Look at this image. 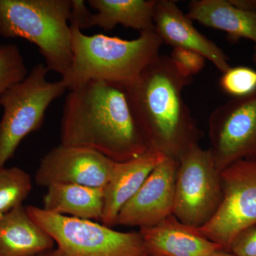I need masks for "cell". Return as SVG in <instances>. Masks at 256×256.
Returning a JSON list of instances; mask_svg holds the SVG:
<instances>
[{"mask_svg":"<svg viewBox=\"0 0 256 256\" xmlns=\"http://www.w3.org/2000/svg\"><path fill=\"white\" fill-rule=\"evenodd\" d=\"M60 144L92 150L116 162L150 149L124 86L97 80L69 90L62 114Z\"/></svg>","mask_w":256,"mask_h":256,"instance_id":"obj_1","label":"cell"},{"mask_svg":"<svg viewBox=\"0 0 256 256\" xmlns=\"http://www.w3.org/2000/svg\"><path fill=\"white\" fill-rule=\"evenodd\" d=\"M192 82L170 56L160 54L124 86L150 149L178 160L203 136L183 98L184 89Z\"/></svg>","mask_w":256,"mask_h":256,"instance_id":"obj_2","label":"cell"},{"mask_svg":"<svg viewBox=\"0 0 256 256\" xmlns=\"http://www.w3.org/2000/svg\"><path fill=\"white\" fill-rule=\"evenodd\" d=\"M70 28L73 60L62 78L68 92L92 80L124 86L132 84L160 55L163 44L154 31L126 40L102 34L88 36Z\"/></svg>","mask_w":256,"mask_h":256,"instance_id":"obj_3","label":"cell"},{"mask_svg":"<svg viewBox=\"0 0 256 256\" xmlns=\"http://www.w3.org/2000/svg\"><path fill=\"white\" fill-rule=\"evenodd\" d=\"M70 10V0H0V36L32 42L63 76L73 60Z\"/></svg>","mask_w":256,"mask_h":256,"instance_id":"obj_4","label":"cell"},{"mask_svg":"<svg viewBox=\"0 0 256 256\" xmlns=\"http://www.w3.org/2000/svg\"><path fill=\"white\" fill-rule=\"evenodd\" d=\"M48 72L44 64H36L26 78L2 98L0 170L14 156L22 141L41 128L47 108L67 90L62 79L54 82L47 80Z\"/></svg>","mask_w":256,"mask_h":256,"instance_id":"obj_5","label":"cell"},{"mask_svg":"<svg viewBox=\"0 0 256 256\" xmlns=\"http://www.w3.org/2000/svg\"><path fill=\"white\" fill-rule=\"evenodd\" d=\"M32 220L57 244L58 256H148L140 232H120L104 224L26 206Z\"/></svg>","mask_w":256,"mask_h":256,"instance_id":"obj_6","label":"cell"},{"mask_svg":"<svg viewBox=\"0 0 256 256\" xmlns=\"http://www.w3.org/2000/svg\"><path fill=\"white\" fill-rule=\"evenodd\" d=\"M173 215L198 228L214 216L222 200L220 172L210 150L194 144L180 156Z\"/></svg>","mask_w":256,"mask_h":256,"instance_id":"obj_7","label":"cell"},{"mask_svg":"<svg viewBox=\"0 0 256 256\" xmlns=\"http://www.w3.org/2000/svg\"><path fill=\"white\" fill-rule=\"evenodd\" d=\"M222 200L214 216L198 232L230 252L244 230L256 226V160H244L220 172Z\"/></svg>","mask_w":256,"mask_h":256,"instance_id":"obj_8","label":"cell"},{"mask_svg":"<svg viewBox=\"0 0 256 256\" xmlns=\"http://www.w3.org/2000/svg\"><path fill=\"white\" fill-rule=\"evenodd\" d=\"M208 136L220 172L236 162L256 160V92L216 108L208 120Z\"/></svg>","mask_w":256,"mask_h":256,"instance_id":"obj_9","label":"cell"},{"mask_svg":"<svg viewBox=\"0 0 256 256\" xmlns=\"http://www.w3.org/2000/svg\"><path fill=\"white\" fill-rule=\"evenodd\" d=\"M116 163L92 150L60 144L44 156L35 182L38 186L46 188L60 184L104 188Z\"/></svg>","mask_w":256,"mask_h":256,"instance_id":"obj_10","label":"cell"},{"mask_svg":"<svg viewBox=\"0 0 256 256\" xmlns=\"http://www.w3.org/2000/svg\"><path fill=\"white\" fill-rule=\"evenodd\" d=\"M178 164V160L166 156L156 165L120 210L116 226H151L173 214Z\"/></svg>","mask_w":256,"mask_h":256,"instance_id":"obj_11","label":"cell"},{"mask_svg":"<svg viewBox=\"0 0 256 256\" xmlns=\"http://www.w3.org/2000/svg\"><path fill=\"white\" fill-rule=\"evenodd\" d=\"M153 22L154 31L163 44L197 52L222 73L230 68L224 50L194 26L176 2L156 0Z\"/></svg>","mask_w":256,"mask_h":256,"instance_id":"obj_12","label":"cell"},{"mask_svg":"<svg viewBox=\"0 0 256 256\" xmlns=\"http://www.w3.org/2000/svg\"><path fill=\"white\" fill-rule=\"evenodd\" d=\"M148 256H210L224 250L200 232L172 214L151 226L140 228Z\"/></svg>","mask_w":256,"mask_h":256,"instance_id":"obj_13","label":"cell"},{"mask_svg":"<svg viewBox=\"0 0 256 256\" xmlns=\"http://www.w3.org/2000/svg\"><path fill=\"white\" fill-rule=\"evenodd\" d=\"M165 158L162 153L150 149L138 158L116 163L114 173L104 188L102 224L110 228L116 226L120 210L137 193L156 165Z\"/></svg>","mask_w":256,"mask_h":256,"instance_id":"obj_14","label":"cell"},{"mask_svg":"<svg viewBox=\"0 0 256 256\" xmlns=\"http://www.w3.org/2000/svg\"><path fill=\"white\" fill-rule=\"evenodd\" d=\"M186 16L207 28L225 32L232 42L250 40L256 50V11L240 9L229 0H193Z\"/></svg>","mask_w":256,"mask_h":256,"instance_id":"obj_15","label":"cell"},{"mask_svg":"<svg viewBox=\"0 0 256 256\" xmlns=\"http://www.w3.org/2000/svg\"><path fill=\"white\" fill-rule=\"evenodd\" d=\"M54 244L23 204L0 217V256H34L54 249Z\"/></svg>","mask_w":256,"mask_h":256,"instance_id":"obj_16","label":"cell"},{"mask_svg":"<svg viewBox=\"0 0 256 256\" xmlns=\"http://www.w3.org/2000/svg\"><path fill=\"white\" fill-rule=\"evenodd\" d=\"M104 206V188L60 184L47 188L42 208L82 220H101Z\"/></svg>","mask_w":256,"mask_h":256,"instance_id":"obj_17","label":"cell"},{"mask_svg":"<svg viewBox=\"0 0 256 256\" xmlns=\"http://www.w3.org/2000/svg\"><path fill=\"white\" fill-rule=\"evenodd\" d=\"M94 13V28L110 31L118 24L140 32L154 31L156 0H89Z\"/></svg>","mask_w":256,"mask_h":256,"instance_id":"obj_18","label":"cell"},{"mask_svg":"<svg viewBox=\"0 0 256 256\" xmlns=\"http://www.w3.org/2000/svg\"><path fill=\"white\" fill-rule=\"evenodd\" d=\"M32 188L31 176L24 170L16 166L0 170V217L22 205Z\"/></svg>","mask_w":256,"mask_h":256,"instance_id":"obj_19","label":"cell"},{"mask_svg":"<svg viewBox=\"0 0 256 256\" xmlns=\"http://www.w3.org/2000/svg\"><path fill=\"white\" fill-rule=\"evenodd\" d=\"M28 74L18 47L11 44L0 45V102L5 92Z\"/></svg>","mask_w":256,"mask_h":256,"instance_id":"obj_20","label":"cell"},{"mask_svg":"<svg viewBox=\"0 0 256 256\" xmlns=\"http://www.w3.org/2000/svg\"><path fill=\"white\" fill-rule=\"evenodd\" d=\"M220 84L234 98L252 95L256 92V70L245 66L230 67L223 73Z\"/></svg>","mask_w":256,"mask_h":256,"instance_id":"obj_21","label":"cell"},{"mask_svg":"<svg viewBox=\"0 0 256 256\" xmlns=\"http://www.w3.org/2000/svg\"><path fill=\"white\" fill-rule=\"evenodd\" d=\"M170 56L180 72L190 77L200 73L206 64V60L203 56L182 48H173Z\"/></svg>","mask_w":256,"mask_h":256,"instance_id":"obj_22","label":"cell"},{"mask_svg":"<svg viewBox=\"0 0 256 256\" xmlns=\"http://www.w3.org/2000/svg\"><path fill=\"white\" fill-rule=\"evenodd\" d=\"M230 252L235 256H256V226L239 234L232 242Z\"/></svg>","mask_w":256,"mask_h":256,"instance_id":"obj_23","label":"cell"},{"mask_svg":"<svg viewBox=\"0 0 256 256\" xmlns=\"http://www.w3.org/2000/svg\"><path fill=\"white\" fill-rule=\"evenodd\" d=\"M94 13H92L86 6L82 0H70V26H75L79 30L94 28Z\"/></svg>","mask_w":256,"mask_h":256,"instance_id":"obj_24","label":"cell"},{"mask_svg":"<svg viewBox=\"0 0 256 256\" xmlns=\"http://www.w3.org/2000/svg\"><path fill=\"white\" fill-rule=\"evenodd\" d=\"M232 4L240 9L256 11V0H229Z\"/></svg>","mask_w":256,"mask_h":256,"instance_id":"obj_25","label":"cell"},{"mask_svg":"<svg viewBox=\"0 0 256 256\" xmlns=\"http://www.w3.org/2000/svg\"><path fill=\"white\" fill-rule=\"evenodd\" d=\"M34 256H58V254H57L56 249H52V250H47V252H41V254Z\"/></svg>","mask_w":256,"mask_h":256,"instance_id":"obj_26","label":"cell"},{"mask_svg":"<svg viewBox=\"0 0 256 256\" xmlns=\"http://www.w3.org/2000/svg\"><path fill=\"white\" fill-rule=\"evenodd\" d=\"M210 256H235L233 255L230 252H227V250H218V252H214L213 254Z\"/></svg>","mask_w":256,"mask_h":256,"instance_id":"obj_27","label":"cell"},{"mask_svg":"<svg viewBox=\"0 0 256 256\" xmlns=\"http://www.w3.org/2000/svg\"><path fill=\"white\" fill-rule=\"evenodd\" d=\"M252 62L256 64V50L255 53H254V56H252Z\"/></svg>","mask_w":256,"mask_h":256,"instance_id":"obj_28","label":"cell"}]
</instances>
